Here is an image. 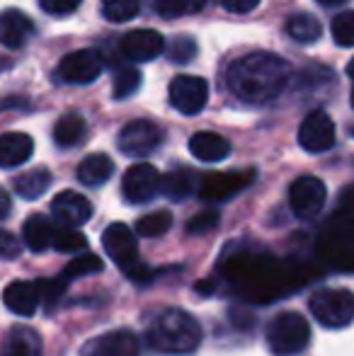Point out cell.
<instances>
[{
  "label": "cell",
  "mask_w": 354,
  "mask_h": 356,
  "mask_svg": "<svg viewBox=\"0 0 354 356\" xmlns=\"http://www.w3.org/2000/svg\"><path fill=\"white\" fill-rule=\"evenodd\" d=\"M289 78L291 68L282 56L257 51L228 66L226 88L248 104H269L282 95Z\"/></svg>",
  "instance_id": "1"
},
{
  "label": "cell",
  "mask_w": 354,
  "mask_h": 356,
  "mask_svg": "<svg viewBox=\"0 0 354 356\" xmlns=\"http://www.w3.org/2000/svg\"><path fill=\"white\" fill-rule=\"evenodd\" d=\"M146 347L156 354L184 356L202 347L204 330L194 315L182 308H166L153 318L146 330Z\"/></svg>",
  "instance_id": "2"
},
{
  "label": "cell",
  "mask_w": 354,
  "mask_h": 356,
  "mask_svg": "<svg viewBox=\"0 0 354 356\" xmlns=\"http://www.w3.org/2000/svg\"><path fill=\"white\" fill-rule=\"evenodd\" d=\"M102 245L107 257L136 284H146L153 277V272H148L141 264V257H138L136 230H131L127 223L107 225L102 233Z\"/></svg>",
  "instance_id": "3"
},
{
  "label": "cell",
  "mask_w": 354,
  "mask_h": 356,
  "mask_svg": "<svg viewBox=\"0 0 354 356\" xmlns=\"http://www.w3.org/2000/svg\"><path fill=\"white\" fill-rule=\"evenodd\" d=\"M265 342L274 356H298L311 344V325L303 315L284 310L267 323Z\"/></svg>",
  "instance_id": "4"
},
{
  "label": "cell",
  "mask_w": 354,
  "mask_h": 356,
  "mask_svg": "<svg viewBox=\"0 0 354 356\" xmlns=\"http://www.w3.org/2000/svg\"><path fill=\"white\" fill-rule=\"evenodd\" d=\"M308 310L325 330H345L354 323V293L347 289H318L308 300Z\"/></svg>",
  "instance_id": "5"
},
{
  "label": "cell",
  "mask_w": 354,
  "mask_h": 356,
  "mask_svg": "<svg viewBox=\"0 0 354 356\" xmlns=\"http://www.w3.org/2000/svg\"><path fill=\"white\" fill-rule=\"evenodd\" d=\"M163 138H166V134L158 124L148 122V119H136L119 131L117 145L129 158H146V155L156 153L161 148Z\"/></svg>",
  "instance_id": "6"
},
{
  "label": "cell",
  "mask_w": 354,
  "mask_h": 356,
  "mask_svg": "<svg viewBox=\"0 0 354 356\" xmlns=\"http://www.w3.org/2000/svg\"><path fill=\"white\" fill-rule=\"evenodd\" d=\"M328 199V189L323 184V179L311 177V175H303V177L293 179L291 187H289V207L296 218H316L323 211Z\"/></svg>",
  "instance_id": "7"
},
{
  "label": "cell",
  "mask_w": 354,
  "mask_h": 356,
  "mask_svg": "<svg viewBox=\"0 0 354 356\" xmlns=\"http://www.w3.org/2000/svg\"><path fill=\"white\" fill-rule=\"evenodd\" d=\"M161 192V172L151 163H136L124 172L122 194L129 204H148Z\"/></svg>",
  "instance_id": "8"
},
{
  "label": "cell",
  "mask_w": 354,
  "mask_h": 356,
  "mask_svg": "<svg viewBox=\"0 0 354 356\" xmlns=\"http://www.w3.org/2000/svg\"><path fill=\"white\" fill-rule=\"evenodd\" d=\"M209 99V85L207 80L197 75H177L170 83V104L179 114H199L207 107Z\"/></svg>",
  "instance_id": "9"
},
{
  "label": "cell",
  "mask_w": 354,
  "mask_h": 356,
  "mask_svg": "<svg viewBox=\"0 0 354 356\" xmlns=\"http://www.w3.org/2000/svg\"><path fill=\"white\" fill-rule=\"evenodd\" d=\"M298 143L308 153H325L335 145V124H332L330 114L316 109L301 122L298 129Z\"/></svg>",
  "instance_id": "10"
},
{
  "label": "cell",
  "mask_w": 354,
  "mask_h": 356,
  "mask_svg": "<svg viewBox=\"0 0 354 356\" xmlns=\"http://www.w3.org/2000/svg\"><path fill=\"white\" fill-rule=\"evenodd\" d=\"M102 73V56L95 49H81L73 51L58 63L56 75L68 85H88Z\"/></svg>",
  "instance_id": "11"
},
{
  "label": "cell",
  "mask_w": 354,
  "mask_h": 356,
  "mask_svg": "<svg viewBox=\"0 0 354 356\" xmlns=\"http://www.w3.org/2000/svg\"><path fill=\"white\" fill-rule=\"evenodd\" d=\"M252 179H255V172H252V170H246V172L204 175L202 182H199V194H202L204 202H226V199H231L233 194L246 189Z\"/></svg>",
  "instance_id": "12"
},
{
  "label": "cell",
  "mask_w": 354,
  "mask_h": 356,
  "mask_svg": "<svg viewBox=\"0 0 354 356\" xmlns=\"http://www.w3.org/2000/svg\"><path fill=\"white\" fill-rule=\"evenodd\" d=\"M81 356H141V342L131 330H112L90 339Z\"/></svg>",
  "instance_id": "13"
},
{
  "label": "cell",
  "mask_w": 354,
  "mask_h": 356,
  "mask_svg": "<svg viewBox=\"0 0 354 356\" xmlns=\"http://www.w3.org/2000/svg\"><path fill=\"white\" fill-rule=\"evenodd\" d=\"M51 213L56 218V223L68 225V228H81V225H86L92 218V204L83 194L66 189V192L54 197Z\"/></svg>",
  "instance_id": "14"
},
{
  "label": "cell",
  "mask_w": 354,
  "mask_h": 356,
  "mask_svg": "<svg viewBox=\"0 0 354 356\" xmlns=\"http://www.w3.org/2000/svg\"><path fill=\"white\" fill-rule=\"evenodd\" d=\"M3 303L10 313L19 318H32L42 305L39 282H13L3 291Z\"/></svg>",
  "instance_id": "15"
},
{
  "label": "cell",
  "mask_w": 354,
  "mask_h": 356,
  "mask_svg": "<svg viewBox=\"0 0 354 356\" xmlns=\"http://www.w3.org/2000/svg\"><path fill=\"white\" fill-rule=\"evenodd\" d=\"M163 42H166L163 34L153 32V29H136V32H129L122 39V54L129 61H151L158 54H163V49H166Z\"/></svg>",
  "instance_id": "16"
},
{
  "label": "cell",
  "mask_w": 354,
  "mask_h": 356,
  "mask_svg": "<svg viewBox=\"0 0 354 356\" xmlns=\"http://www.w3.org/2000/svg\"><path fill=\"white\" fill-rule=\"evenodd\" d=\"M34 37V22L19 10L10 8L0 13V44L8 49H22Z\"/></svg>",
  "instance_id": "17"
},
{
  "label": "cell",
  "mask_w": 354,
  "mask_h": 356,
  "mask_svg": "<svg viewBox=\"0 0 354 356\" xmlns=\"http://www.w3.org/2000/svg\"><path fill=\"white\" fill-rule=\"evenodd\" d=\"M58 223H54L51 218L42 213H34L24 220L22 228V240L27 245V250H32L34 254H42L47 250H54V240H56Z\"/></svg>",
  "instance_id": "18"
},
{
  "label": "cell",
  "mask_w": 354,
  "mask_h": 356,
  "mask_svg": "<svg viewBox=\"0 0 354 356\" xmlns=\"http://www.w3.org/2000/svg\"><path fill=\"white\" fill-rule=\"evenodd\" d=\"M34 153V141L27 134L10 131L0 136V168L13 170L24 165Z\"/></svg>",
  "instance_id": "19"
},
{
  "label": "cell",
  "mask_w": 354,
  "mask_h": 356,
  "mask_svg": "<svg viewBox=\"0 0 354 356\" xmlns=\"http://www.w3.org/2000/svg\"><path fill=\"white\" fill-rule=\"evenodd\" d=\"M189 153L202 163H221L231 155V143L214 131H199L189 138Z\"/></svg>",
  "instance_id": "20"
},
{
  "label": "cell",
  "mask_w": 354,
  "mask_h": 356,
  "mask_svg": "<svg viewBox=\"0 0 354 356\" xmlns=\"http://www.w3.org/2000/svg\"><path fill=\"white\" fill-rule=\"evenodd\" d=\"M199 189L197 175L189 168H175L170 172L161 175V194L170 202H184Z\"/></svg>",
  "instance_id": "21"
},
{
  "label": "cell",
  "mask_w": 354,
  "mask_h": 356,
  "mask_svg": "<svg viewBox=\"0 0 354 356\" xmlns=\"http://www.w3.org/2000/svg\"><path fill=\"white\" fill-rule=\"evenodd\" d=\"M3 356H42V337L27 325H15L5 337Z\"/></svg>",
  "instance_id": "22"
},
{
  "label": "cell",
  "mask_w": 354,
  "mask_h": 356,
  "mask_svg": "<svg viewBox=\"0 0 354 356\" xmlns=\"http://www.w3.org/2000/svg\"><path fill=\"white\" fill-rule=\"evenodd\" d=\"M114 175V163L109 155L104 153H92L78 165V179L86 187H102L109 182V177Z\"/></svg>",
  "instance_id": "23"
},
{
  "label": "cell",
  "mask_w": 354,
  "mask_h": 356,
  "mask_svg": "<svg viewBox=\"0 0 354 356\" xmlns=\"http://www.w3.org/2000/svg\"><path fill=\"white\" fill-rule=\"evenodd\" d=\"M88 134V124L81 114H66L56 122L54 127V141H56L58 148H76L78 143L86 141Z\"/></svg>",
  "instance_id": "24"
},
{
  "label": "cell",
  "mask_w": 354,
  "mask_h": 356,
  "mask_svg": "<svg viewBox=\"0 0 354 356\" xmlns=\"http://www.w3.org/2000/svg\"><path fill=\"white\" fill-rule=\"evenodd\" d=\"M51 179L54 177L47 168L29 170V172H24L22 177L15 179V192H17L22 199H27V202H34V199H39L49 187H51Z\"/></svg>",
  "instance_id": "25"
},
{
  "label": "cell",
  "mask_w": 354,
  "mask_h": 356,
  "mask_svg": "<svg viewBox=\"0 0 354 356\" xmlns=\"http://www.w3.org/2000/svg\"><path fill=\"white\" fill-rule=\"evenodd\" d=\"M287 34L298 44H313L321 39L323 27L311 13H296L289 17L287 22Z\"/></svg>",
  "instance_id": "26"
},
{
  "label": "cell",
  "mask_w": 354,
  "mask_h": 356,
  "mask_svg": "<svg viewBox=\"0 0 354 356\" xmlns=\"http://www.w3.org/2000/svg\"><path fill=\"white\" fill-rule=\"evenodd\" d=\"M170 228H172L170 211H153L136 220V233L141 238H158V235H166Z\"/></svg>",
  "instance_id": "27"
},
{
  "label": "cell",
  "mask_w": 354,
  "mask_h": 356,
  "mask_svg": "<svg viewBox=\"0 0 354 356\" xmlns=\"http://www.w3.org/2000/svg\"><path fill=\"white\" fill-rule=\"evenodd\" d=\"M88 248V238L81 233V228H68V225L58 223L56 230V240H54V250L63 254H73V252H83Z\"/></svg>",
  "instance_id": "28"
},
{
  "label": "cell",
  "mask_w": 354,
  "mask_h": 356,
  "mask_svg": "<svg viewBox=\"0 0 354 356\" xmlns=\"http://www.w3.org/2000/svg\"><path fill=\"white\" fill-rule=\"evenodd\" d=\"M102 15L109 22H129L141 10V0H99Z\"/></svg>",
  "instance_id": "29"
},
{
  "label": "cell",
  "mask_w": 354,
  "mask_h": 356,
  "mask_svg": "<svg viewBox=\"0 0 354 356\" xmlns=\"http://www.w3.org/2000/svg\"><path fill=\"white\" fill-rule=\"evenodd\" d=\"M207 0H153V10H156L161 17H182V15L197 13L204 8Z\"/></svg>",
  "instance_id": "30"
},
{
  "label": "cell",
  "mask_w": 354,
  "mask_h": 356,
  "mask_svg": "<svg viewBox=\"0 0 354 356\" xmlns=\"http://www.w3.org/2000/svg\"><path fill=\"white\" fill-rule=\"evenodd\" d=\"M68 279L58 277V279H42L39 282V291H42V305L47 313H54L58 303H61V296L66 293Z\"/></svg>",
  "instance_id": "31"
},
{
  "label": "cell",
  "mask_w": 354,
  "mask_h": 356,
  "mask_svg": "<svg viewBox=\"0 0 354 356\" xmlns=\"http://www.w3.org/2000/svg\"><path fill=\"white\" fill-rule=\"evenodd\" d=\"M104 269L102 259L97 254H83V257H76L71 264H66L63 269V277L71 282V279H78V277H88V274H99Z\"/></svg>",
  "instance_id": "32"
},
{
  "label": "cell",
  "mask_w": 354,
  "mask_h": 356,
  "mask_svg": "<svg viewBox=\"0 0 354 356\" xmlns=\"http://www.w3.org/2000/svg\"><path fill=\"white\" fill-rule=\"evenodd\" d=\"M141 80L143 78L136 68H124V71H119V75L114 78V88H112L114 99H127V97H131L134 92H138Z\"/></svg>",
  "instance_id": "33"
},
{
  "label": "cell",
  "mask_w": 354,
  "mask_h": 356,
  "mask_svg": "<svg viewBox=\"0 0 354 356\" xmlns=\"http://www.w3.org/2000/svg\"><path fill=\"white\" fill-rule=\"evenodd\" d=\"M332 39H335L340 47L350 49L354 47V10H347V13H340L335 19H332Z\"/></svg>",
  "instance_id": "34"
},
{
  "label": "cell",
  "mask_w": 354,
  "mask_h": 356,
  "mask_svg": "<svg viewBox=\"0 0 354 356\" xmlns=\"http://www.w3.org/2000/svg\"><path fill=\"white\" fill-rule=\"evenodd\" d=\"M168 58H170L172 63H179V66H184V63H189L194 56H197V44H194L192 37H187V34H182V37H175L170 42V47L166 49Z\"/></svg>",
  "instance_id": "35"
},
{
  "label": "cell",
  "mask_w": 354,
  "mask_h": 356,
  "mask_svg": "<svg viewBox=\"0 0 354 356\" xmlns=\"http://www.w3.org/2000/svg\"><path fill=\"white\" fill-rule=\"evenodd\" d=\"M81 3L83 0H39V8L54 17H66V15L76 13Z\"/></svg>",
  "instance_id": "36"
},
{
  "label": "cell",
  "mask_w": 354,
  "mask_h": 356,
  "mask_svg": "<svg viewBox=\"0 0 354 356\" xmlns=\"http://www.w3.org/2000/svg\"><path fill=\"white\" fill-rule=\"evenodd\" d=\"M218 225V213L216 211H202L199 216H194V218H189L187 223V233L189 235H202V233H209V230H214Z\"/></svg>",
  "instance_id": "37"
},
{
  "label": "cell",
  "mask_w": 354,
  "mask_h": 356,
  "mask_svg": "<svg viewBox=\"0 0 354 356\" xmlns=\"http://www.w3.org/2000/svg\"><path fill=\"white\" fill-rule=\"evenodd\" d=\"M22 254V243L13 233L0 228V259H17Z\"/></svg>",
  "instance_id": "38"
},
{
  "label": "cell",
  "mask_w": 354,
  "mask_h": 356,
  "mask_svg": "<svg viewBox=\"0 0 354 356\" xmlns=\"http://www.w3.org/2000/svg\"><path fill=\"white\" fill-rule=\"evenodd\" d=\"M325 73H330V71L321 66H308L296 75V85L298 88H316V85H323V83H328V80H323V78L318 80V75H325Z\"/></svg>",
  "instance_id": "39"
},
{
  "label": "cell",
  "mask_w": 354,
  "mask_h": 356,
  "mask_svg": "<svg viewBox=\"0 0 354 356\" xmlns=\"http://www.w3.org/2000/svg\"><path fill=\"white\" fill-rule=\"evenodd\" d=\"M221 5L228 10V13H236V15H246L250 10H255L260 5V0H221Z\"/></svg>",
  "instance_id": "40"
},
{
  "label": "cell",
  "mask_w": 354,
  "mask_h": 356,
  "mask_svg": "<svg viewBox=\"0 0 354 356\" xmlns=\"http://www.w3.org/2000/svg\"><path fill=\"white\" fill-rule=\"evenodd\" d=\"M8 213H10V197L0 189V220H3Z\"/></svg>",
  "instance_id": "41"
},
{
  "label": "cell",
  "mask_w": 354,
  "mask_h": 356,
  "mask_svg": "<svg viewBox=\"0 0 354 356\" xmlns=\"http://www.w3.org/2000/svg\"><path fill=\"white\" fill-rule=\"evenodd\" d=\"M10 107H27L24 97H10L8 102H0V109H10Z\"/></svg>",
  "instance_id": "42"
},
{
  "label": "cell",
  "mask_w": 354,
  "mask_h": 356,
  "mask_svg": "<svg viewBox=\"0 0 354 356\" xmlns=\"http://www.w3.org/2000/svg\"><path fill=\"white\" fill-rule=\"evenodd\" d=\"M318 3H321L323 8H335V5H342V3H347V0H318Z\"/></svg>",
  "instance_id": "43"
},
{
  "label": "cell",
  "mask_w": 354,
  "mask_h": 356,
  "mask_svg": "<svg viewBox=\"0 0 354 356\" xmlns=\"http://www.w3.org/2000/svg\"><path fill=\"white\" fill-rule=\"evenodd\" d=\"M347 75H350V78L354 80V58L350 61V66H347ZM352 107H354V90H352Z\"/></svg>",
  "instance_id": "44"
},
{
  "label": "cell",
  "mask_w": 354,
  "mask_h": 356,
  "mask_svg": "<svg viewBox=\"0 0 354 356\" xmlns=\"http://www.w3.org/2000/svg\"><path fill=\"white\" fill-rule=\"evenodd\" d=\"M350 134H352V136H354V127H352V129H350Z\"/></svg>",
  "instance_id": "45"
}]
</instances>
